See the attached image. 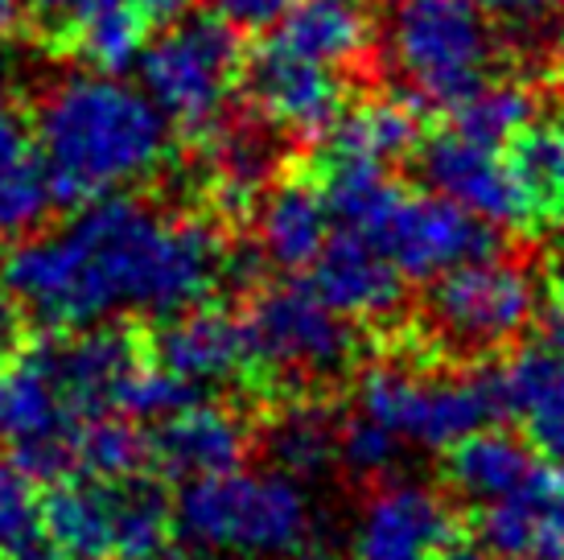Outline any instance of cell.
Here are the masks:
<instances>
[{
  "mask_svg": "<svg viewBox=\"0 0 564 560\" xmlns=\"http://www.w3.org/2000/svg\"><path fill=\"white\" fill-rule=\"evenodd\" d=\"M495 30L478 0H392L383 58L416 108H457L495 66Z\"/></svg>",
  "mask_w": 564,
  "mask_h": 560,
  "instance_id": "cell-4",
  "label": "cell"
},
{
  "mask_svg": "<svg viewBox=\"0 0 564 560\" xmlns=\"http://www.w3.org/2000/svg\"><path fill=\"white\" fill-rule=\"evenodd\" d=\"M310 289L326 301L346 322H376L400 305L404 297V277L383 251L359 231H329L322 251L310 265Z\"/></svg>",
  "mask_w": 564,
  "mask_h": 560,
  "instance_id": "cell-19",
  "label": "cell"
},
{
  "mask_svg": "<svg viewBox=\"0 0 564 560\" xmlns=\"http://www.w3.org/2000/svg\"><path fill=\"white\" fill-rule=\"evenodd\" d=\"M478 4L486 9L490 21H502V25H511L519 33L540 30L561 9V0H478Z\"/></svg>",
  "mask_w": 564,
  "mask_h": 560,
  "instance_id": "cell-33",
  "label": "cell"
},
{
  "mask_svg": "<svg viewBox=\"0 0 564 560\" xmlns=\"http://www.w3.org/2000/svg\"><path fill=\"white\" fill-rule=\"evenodd\" d=\"M149 21L153 17L141 0H79L63 37L87 66L120 75L141 58L149 42Z\"/></svg>",
  "mask_w": 564,
  "mask_h": 560,
  "instance_id": "cell-26",
  "label": "cell"
},
{
  "mask_svg": "<svg viewBox=\"0 0 564 560\" xmlns=\"http://www.w3.org/2000/svg\"><path fill=\"white\" fill-rule=\"evenodd\" d=\"M256 251L260 260L281 272H301L314 265V256L334 231L329 206L317 182H276L256 198Z\"/></svg>",
  "mask_w": 564,
  "mask_h": 560,
  "instance_id": "cell-20",
  "label": "cell"
},
{
  "mask_svg": "<svg viewBox=\"0 0 564 560\" xmlns=\"http://www.w3.org/2000/svg\"><path fill=\"white\" fill-rule=\"evenodd\" d=\"M338 441H343V417H334V408L317 400L284 405L264 429L272 466L301 483H317L329 470H338Z\"/></svg>",
  "mask_w": 564,
  "mask_h": 560,
  "instance_id": "cell-25",
  "label": "cell"
},
{
  "mask_svg": "<svg viewBox=\"0 0 564 560\" xmlns=\"http://www.w3.org/2000/svg\"><path fill=\"white\" fill-rule=\"evenodd\" d=\"M457 540V515L437 486L392 478L362 498L346 531V560H441Z\"/></svg>",
  "mask_w": 564,
  "mask_h": 560,
  "instance_id": "cell-12",
  "label": "cell"
},
{
  "mask_svg": "<svg viewBox=\"0 0 564 560\" xmlns=\"http://www.w3.org/2000/svg\"><path fill=\"white\" fill-rule=\"evenodd\" d=\"M454 111V132L502 149L507 140L535 120V95L511 78H486Z\"/></svg>",
  "mask_w": 564,
  "mask_h": 560,
  "instance_id": "cell-32",
  "label": "cell"
},
{
  "mask_svg": "<svg viewBox=\"0 0 564 560\" xmlns=\"http://www.w3.org/2000/svg\"><path fill=\"white\" fill-rule=\"evenodd\" d=\"M239 83H243L260 125L272 128L276 137L314 140L346 108L343 71L314 63L297 50L281 46L276 37H268L243 63Z\"/></svg>",
  "mask_w": 564,
  "mask_h": 560,
  "instance_id": "cell-13",
  "label": "cell"
},
{
  "mask_svg": "<svg viewBox=\"0 0 564 560\" xmlns=\"http://www.w3.org/2000/svg\"><path fill=\"white\" fill-rule=\"evenodd\" d=\"M66 478H132L149 466L144 433L120 412L79 420L66 437Z\"/></svg>",
  "mask_w": 564,
  "mask_h": 560,
  "instance_id": "cell-30",
  "label": "cell"
},
{
  "mask_svg": "<svg viewBox=\"0 0 564 560\" xmlns=\"http://www.w3.org/2000/svg\"><path fill=\"white\" fill-rule=\"evenodd\" d=\"M251 445L248 424L223 405L189 400L153 420V433H144L149 466L161 470L173 483H194L206 474H219L243 462Z\"/></svg>",
  "mask_w": 564,
  "mask_h": 560,
  "instance_id": "cell-16",
  "label": "cell"
},
{
  "mask_svg": "<svg viewBox=\"0 0 564 560\" xmlns=\"http://www.w3.org/2000/svg\"><path fill=\"white\" fill-rule=\"evenodd\" d=\"M137 560H173V557H165V552L158 548V552H149V557H137Z\"/></svg>",
  "mask_w": 564,
  "mask_h": 560,
  "instance_id": "cell-40",
  "label": "cell"
},
{
  "mask_svg": "<svg viewBox=\"0 0 564 560\" xmlns=\"http://www.w3.org/2000/svg\"><path fill=\"white\" fill-rule=\"evenodd\" d=\"M293 0H210L215 17H223L236 30H264L289 9Z\"/></svg>",
  "mask_w": 564,
  "mask_h": 560,
  "instance_id": "cell-34",
  "label": "cell"
},
{
  "mask_svg": "<svg viewBox=\"0 0 564 560\" xmlns=\"http://www.w3.org/2000/svg\"><path fill=\"white\" fill-rule=\"evenodd\" d=\"M243 334L251 375H272L281 384H322L355 358L350 322L329 310L310 280L268 284L243 313Z\"/></svg>",
  "mask_w": 564,
  "mask_h": 560,
  "instance_id": "cell-9",
  "label": "cell"
},
{
  "mask_svg": "<svg viewBox=\"0 0 564 560\" xmlns=\"http://www.w3.org/2000/svg\"><path fill=\"white\" fill-rule=\"evenodd\" d=\"M441 560H495V557H486V552H454V548H449V552H445Z\"/></svg>",
  "mask_w": 564,
  "mask_h": 560,
  "instance_id": "cell-39",
  "label": "cell"
},
{
  "mask_svg": "<svg viewBox=\"0 0 564 560\" xmlns=\"http://www.w3.org/2000/svg\"><path fill=\"white\" fill-rule=\"evenodd\" d=\"M416 161H421V177L433 194L457 203L490 227H528L532 223L528 198L507 165V153L495 144L470 140L449 128V132L424 140Z\"/></svg>",
  "mask_w": 564,
  "mask_h": 560,
  "instance_id": "cell-14",
  "label": "cell"
},
{
  "mask_svg": "<svg viewBox=\"0 0 564 560\" xmlns=\"http://www.w3.org/2000/svg\"><path fill=\"white\" fill-rule=\"evenodd\" d=\"M355 231L367 235L392 260L395 272L412 280H437L441 272L499 248L490 223L441 194H408L404 186L388 190V198Z\"/></svg>",
  "mask_w": 564,
  "mask_h": 560,
  "instance_id": "cell-10",
  "label": "cell"
},
{
  "mask_svg": "<svg viewBox=\"0 0 564 560\" xmlns=\"http://www.w3.org/2000/svg\"><path fill=\"white\" fill-rule=\"evenodd\" d=\"M507 165L528 198L532 223L564 211V120H532L507 140Z\"/></svg>",
  "mask_w": 564,
  "mask_h": 560,
  "instance_id": "cell-31",
  "label": "cell"
},
{
  "mask_svg": "<svg viewBox=\"0 0 564 560\" xmlns=\"http://www.w3.org/2000/svg\"><path fill=\"white\" fill-rule=\"evenodd\" d=\"M173 531L210 560H314L322 515L301 478L284 470H248L182 483L173 503Z\"/></svg>",
  "mask_w": 564,
  "mask_h": 560,
  "instance_id": "cell-3",
  "label": "cell"
},
{
  "mask_svg": "<svg viewBox=\"0 0 564 560\" xmlns=\"http://www.w3.org/2000/svg\"><path fill=\"white\" fill-rule=\"evenodd\" d=\"M326 137V153L355 157V161H376L392 170L400 157H408L421 140L416 125V104L412 99H367L355 108H343L338 120L322 132Z\"/></svg>",
  "mask_w": 564,
  "mask_h": 560,
  "instance_id": "cell-24",
  "label": "cell"
},
{
  "mask_svg": "<svg viewBox=\"0 0 564 560\" xmlns=\"http://www.w3.org/2000/svg\"><path fill=\"white\" fill-rule=\"evenodd\" d=\"M132 66L141 71V91L177 132L210 137L236 99L243 54L236 25L223 17H177L170 30L144 42Z\"/></svg>",
  "mask_w": 564,
  "mask_h": 560,
  "instance_id": "cell-6",
  "label": "cell"
},
{
  "mask_svg": "<svg viewBox=\"0 0 564 560\" xmlns=\"http://www.w3.org/2000/svg\"><path fill=\"white\" fill-rule=\"evenodd\" d=\"M272 128H215L210 132V194L223 211H248L276 161Z\"/></svg>",
  "mask_w": 564,
  "mask_h": 560,
  "instance_id": "cell-28",
  "label": "cell"
},
{
  "mask_svg": "<svg viewBox=\"0 0 564 560\" xmlns=\"http://www.w3.org/2000/svg\"><path fill=\"white\" fill-rule=\"evenodd\" d=\"M25 351L42 367L70 420L120 412L124 384L144 358V346L132 334L108 326L50 330L46 338L30 343Z\"/></svg>",
  "mask_w": 564,
  "mask_h": 560,
  "instance_id": "cell-11",
  "label": "cell"
},
{
  "mask_svg": "<svg viewBox=\"0 0 564 560\" xmlns=\"http://www.w3.org/2000/svg\"><path fill=\"white\" fill-rule=\"evenodd\" d=\"M499 412L495 375L433 371L388 358L362 367L355 384V417L371 420L404 450H449Z\"/></svg>",
  "mask_w": 564,
  "mask_h": 560,
  "instance_id": "cell-5",
  "label": "cell"
},
{
  "mask_svg": "<svg viewBox=\"0 0 564 560\" xmlns=\"http://www.w3.org/2000/svg\"><path fill=\"white\" fill-rule=\"evenodd\" d=\"M141 4L149 9V17H177L189 0H141Z\"/></svg>",
  "mask_w": 564,
  "mask_h": 560,
  "instance_id": "cell-37",
  "label": "cell"
},
{
  "mask_svg": "<svg viewBox=\"0 0 564 560\" xmlns=\"http://www.w3.org/2000/svg\"><path fill=\"white\" fill-rule=\"evenodd\" d=\"M33 144L58 203L124 194L170 161L173 125L158 104L111 71L54 78L33 108Z\"/></svg>",
  "mask_w": 564,
  "mask_h": 560,
  "instance_id": "cell-2",
  "label": "cell"
},
{
  "mask_svg": "<svg viewBox=\"0 0 564 560\" xmlns=\"http://www.w3.org/2000/svg\"><path fill=\"white\" fill-rule=\"evenodd\" d=\"M75 9H79V0H17V17H30L33 25L50 37H63Z\"/></svg>",
  "mask_w": 564,
  "mask_h": 560,
  "instance_id": "cell-35",
  "label": "cell"
},
{
  "mask_svg": "<svg viewBox=\"0 0 564 560\" xmlns=\"http://www.w3.org/2000/svg\"><path fill=\"white\" fill-rule=\"evenodd\" d=\"M227 248L203 218L132 194L79 203L63 227L21 235L0 265L17 310L46 330L170 317L219 289Z\"/></svg>",
  "mask_w": 564,
  "mask_h": 560,
  "instance_id": "cell-1",
  "label": "cell"
},
{
  "mask_svg": "<svg viewBox=\"0 0 564 560\" xmlns=\"http://www.w3.org/2000/svg\"><path fill=\"white\" fill-rule=\"evenodd\" d=\"M0 560H63L46 524L42 478L0 457Z\"/></svg>",
  "mask_w": 564,
  "mask_h": 560,
  "instance_id": "cell-29",
  "label": "cell"
},
{
  "mask_svg": "<svg viewBox=\"0 0 564 560\" xmlns=\"http://www.w3.org/2000/svg\"><path fill=\"white\" fill-rule=\"evenodd\" d=\"M46 524L63 560H137L165 548L173 507L141 474L63 478L46 498Z\"/></svg>",
  "mask_w": 564,
  "mask_h": 560,
  "instance_id": "cell-7",
  "label": "cell"
},
{
  "mask_svg": "<svg viewBox=\"0 0 564 560\" xmlns=\"http://www.w3.org/2000/svg\"><path fill=\"white\" fill-rule=\"evenodd\" d=\"M50 203L54 194L37 161L30 116L9 87H0V248L30 235L46 218Z\"/></svg>",
  "mask_w": 564,
  "mask_h": 560,
  "instance_id": "cell-21",
  "label": "cell"
},
{
  "mask_svg": "<svg viewBox=\"0 0 564 560\" xmlns=\"http://www.w3.org/2000/svg\"><path fill=\"white\" fill-rule=\"evenodd\" d=\"M478 531L502 560H564V462H535L516 491L482 503Z\"/></svg>",
  "mask_w": 564,
  "mask_h": 560,
  "instance_id": "cell-18",
  "label": "cell"
},
{
  "mask_svg": "<svg viewBox=\"0 0 564 560\" xmlns=\"http://www.w3.org/2000/svg\"><path fill=\"white\" fill-rule=\"evenodd\" d=\"M70 424L79 420L66 417L63 400L25 346L0 358V445H13V453L30 450L37 441L66 433Z\"/></svg>",
  "mask_w": 564,
  "mask_h": 560,
  "instance_id": "cell-23",
  "label": "cell"
},
{
  "mask_svg": "<svg viewBox=\"0 0 564 560\" xmlns=\"http://www.w3.org/2000/svg\"><path fill=\"white\" fill-rule=\"evenodd\" d=\"M499 408L523 424L535 450L564 462V305L549 313L544 338L523 346L495 375Z\"/></svg>",
  "mask_w": 564,
  "mask_h": 560,
  "instance_id": "cell-17",
  "label": "cell"
},
{
  "mask_svg": "<svg viewBox=\"0 0 564 560\" xmlns=\"http://www.w3.org/2000/svg\"><path fill=\"white\" fill-rule=\"evenodd\" d=\"M17 25V0H0V37Z\"/></svg>",
  "mask_w": 564,
  "mask_h": 560,
  "instance_id": "cell-38",
  "label": "cell"
},
{
  "mask_svg": "<svg viewBox=\"0 0 564 560\" xmlns=\"http://www.w3.org/2000/svg\"><path fill=\"white\" fill-rule=\"evenodd\" d=\"M272 37L281 46L297 50L305 58H314L322 66L346 71L350 63H359L367 50V17L355 9V0H293L276 21Z\"/></svg>",
  "mask_w": 564,
  "mask_h": 560,
  "instance_id": "cell-22",
  "label": "cell"
},
{
  "mask_svg": "<svg viewBox=\"0 0 564 560\" xmlns=\"http://www.w3.org/2000/svg\"><path fill=\"white\" fill-rule=\"evenodd\" d=\"M540 280L516 260H495V251L441 272L424 301L429 334L457 355L502 351L535 322Z\"/></svg>",
  "mask_w": 564,
  "mask_h": 560,
  "instance_id": "cell-8",
  "label": "cell"
},
{
  "mask_svg": "<svg viewBox=\"0 0 564 560\" xmlns=\"http://www.w3.org/2000/svg\"><path fill=\"white\" fill-rule=\"evenodd\" d=\"M161 326L144 346L149 363H158L161 371L182 379L186 388H231L251 375L248 334L243 317L215 305H189L170 317H158Z\"/></svg>",
  "mask_w": 564,
  "mask_h": 560,
  "instance_id": "cell-15",
  "label": "cell"
},
{
  "mask_svg": "<svg viewBox=\"0 0 564 560\" xmlns=\"http://www.w3.org/2000/svg\"><path fill=\"white\" fill-rule=\"evenodd\" d=\"M535 450H528L519 437L490 433V429H474L449 445V462H445V478L462 498L470 503H490V498L516 491L528 474L535 470Z\"/></svg>",
  "mask_w": 564,
  "mask_h": 560,
  "instance_id": "cell-27",
  "label": "cell"
},
{
  "mask_svg": "<svg viewBox=\"0 0 564 560\" xmlns=\"http://www.w3.org/2000/svg\"><path fill=\"white\" fill-rule=\"evenodd\" d=\"M17 334H21V310H17V301L0 280V358L17 351Z\"/></svg>",
  "mask_w": 564,
  "mask_h": 560,
  "instance_id": "cell-36",
  "label": "cell"
}]
</instances>
